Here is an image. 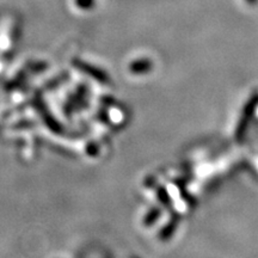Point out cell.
<instances>
[{
	"mask_svg": "<svg viewBox=\"0 0 258 258\" xmlns=\"http://www.w3.org/2000/svg\"><path fill=\"white\" fill-rule=\"evenodd\" d=\"M257 104H258V95H254L252 98H251V101L247 103L246 108H245V110H244L243 118H241L240 123H239V125H238V131H237L238 138H239V135L241 137V135L244 134L247 123H249L251 118H252V114L254 112V110H256Z\"/></svg>",
	"mask_w": 258,
	"mask_h": 258,
	"instance_id": "7a4b0ae2",
	"label": "cell"
},
{
	"mask_svg": "<svg viewBox=\"0 0 258 258\" xmlns=\"http://www.w3.org/2000/svg\"><path fill=\"white\" fill-rule=\"evenodd\" d=\"M153 70V62L146 57H141L131 61L128 64V71L135 76H143V74L150 73Z\"/></svg>",
	"mask_w": 258,
	"mask_h": 258,
	"instance_id": "6da1fadb",
	"label": "cell"
},
{
	"mask_svg": "<svg viewBox=\"0 0 258 258\" xmlns=\"http://www.w3.org/2000/svg\"><path fill=\"white\" fill-rule=\"evenodd\" d=\"M160 214L161 212L159 208H152L150 212H147V214L144 217V225L148 227V226H152L153 224H156V221L159 219Z\"/></svg>",
	"mask_w": 258,
	"mask_h": 258,
	"instance_id": "3957f363",
	"label": "cell"
},
{
	"mask_svg": "<svg viewBox=\"0 0 258 258\" xmlns=\"http://www.w3.org/2000/svg\"><path fill=\"white\" fill-rule=\"evenodd\" d=\"M158 199L160 200V202L163 203L164 206H169L170 205V199H169V195H167L166 190L164 188H159L158 189Z\"/></svg>",
	"mask_w": 258,
	"mask_h": 258,
	"instance_id": "277c9868",
	"label": "cell"
}]
</instances>
